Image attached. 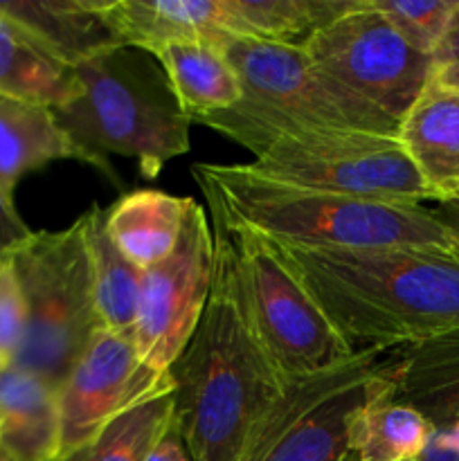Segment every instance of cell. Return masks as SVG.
I'll list each match as a JSON object with an SVG mask.
<instances>
[{
  "label": "cell",
  "mask_w": 459,
  "mask_h": 461,
  "mask_svg": "<svg viewBox=\"0 0 459 461\" xmlns=\"http://www.w3.org/2000/svg\"><path fill=\"white\" fill-rule=\"evenodd\" d=\"M0 12L72 70L120 45L104 25L94 0H0Z\"/></svg>",
  "instance_id": "ac0fdd59"
},
{
  "label": "cell",
  "mask_w": 459,
  "mask_h": 461,
  "mask_svg": "<svg viewBox=\"0 0 459 461\" xmlns=\"http://www.w3.org/2000/svg\"><path fill=\"white\" fill-rule=\"evenodd\" d=\"M3 259H4V257H0V264H3Z\"/></svg>",
  "instance_id": "d590c367"
},
{
  "label": "cell",
  "mask_w": 459,
  "mask_h": 461,
  "mask_svg": "<svg viewBox=\"0 0 459 461\" xmlns=\"http://www.w3.org/2000/svg\"><path fill=\"white\" fill-rule=\"evenodd\" d=\"M214 279V230L207 210L189 198L174 252L142 275L133 345L147 367L169 374L198 329Z\"/></svg>",
  "instance_id": "8fae6325"
},
{
  "label": "cell",
  "mask_w": 459,
  "mask_h": 461,
  "mask_svg": "<svg viewBox=\"0 0 459 461\" xmlns=\"http://www.w3.org/2000/svg\"><path fill=\"white\" fill-rule=\"evenodd\" d=\"M432 214L439 219V223L448 230L450 234L454 237L459 246V192L457 194H450V196L439 198L435 203V207H430Z\"/></svg>",
  "instance_id": "1f68e13d"
},
{
  "label": "cell",
  "mask_w": 459,
  "mask_h": 461,
  "mask_svg": "<svg viewBox=\"0 0 459 461\" xmlns=\"http://www.w3.org/2000/svg\"><path fill=\"white\" fill-rule=\"evenodd\" d=\"M194 124L219 131L255 160L252 171L297 189L378 203L423 205L436 201L399 138L291 124L248 102Z\"/></svg>",
  "instance_id": "277c9868"
},
{
  "label": "cell",
  "mask_w": 459,
  "mask_h": 461,
  "mask_svg": "<svg viewBox=\"0 0 459 461\" xmlns=\"http://www.w3.org/2000/svg\"><path fill=\"white\" fill-rule=\"evenodd\" d=\"M210 212L232 232L255 327L284 383L318 376L354 360L358 354L324 315L279 243Z\"/></svg>",
  "instance_id": "52a82bcc"
},
{
  "label": "cell",
  "mask_w": 459,
  "mask_h": 461,
  "mask_svg": "<svg viewBox=\"0 0 459 461\" xmlns=\"http://www.w3.org/2000/svg\"><path fill=\"white\" fill-rule=\"evenodd\" d=\"M418 461H459V423L435 428Z\"/></svg>",
  "instance_id": "f1b7e54d"
},
{
  "label": "cell",
  "mask_w": 459,
  "mask_h": 461,
  "mask_svg": "<svg viewBox=\"0 0 459 461\" xmlns=\"http://www.w3.org/2000/svg\"><path fill=\"white\" fill-rule=\"evenodd\" d=\"M104 25L126 48L156 57L184 41L220 45L228 39L220 0H94Z\"/></svg>",
  "instance_id": "5bb4252c"
},
{
  "label": "cell",
  "mask_w": 459,
  "mask_h": 461,
  "mask_svg": "<svg viewBox=\"0 0 459 461\" xmlns=\"http://www.w3.org/2000/svg\"><path fill=\"white\" fill-rule=\"evenodd\" d=\"M279 248L356 354L400 349L459 327V255Z\"/></svg>",
  "instance_id": "7a4b0ae2"
},
{
  "label": "cell",
  "mask_w": 459,
  "mask_h": 461,
  "mask_svg": "<svg viewBox=\"0 0 459 461\" xmlns=\"http://www.w3.org/2000/svg\"><path fill=\"white\" fill-rule=\"evenodd\" d=\"M435 66H441V63H448L459 59V0L454 5V12L450 16L448 27H446V34L441 39L439 48L435 52Z\"/></svg>",
  "instance_id": "4dcf8cb0"
},
{
  "label": "cell",
  "mask_w": 459,
  "mask_h": 461,
  "mask_svg": "<svg viewBox=\"0 0 459 461\" xmlns=\"http://www.w3.org/2000/svg\"><path fill=\"white\" fill-rule=\"evenodd\" d=\"M144 461H192L189 459L187 448H184L183 437H180L176 417H174V423L165 430V435L153 444V448L148 450Z\"/></svg>",
  "instance_id": "f546056e"
},
{
  "label": "cell",
  "mask_w": 459,
  "mask_h": 461,
  "mask_svg": "<svg viewBox=\"0 0 459 461\" xmlns=\"http://www.w3.org/2000/svg\"><path fill=\"white\" fill-rule=\"evenodd\" d=\"M189 196L135 189L106 207V230L122 255L147 270L174 252L183 234Z\"/></svg>",
  "instance_id": "d6986e66"
},
{
  "label": "cell",
  "mask_w": 459,
  "mask_h": 461,
  "mask_svg": "<svg viewBox=\"0 0 459 461\" xmlns=\"http://www.w3.org/2000/svg\"><path fill=\"white\" fill-rule=\"evenodd\" d=\"M387 374L392 399L412 405L435 428L459 423V327L400 347Z\"/></svg>",
  "instance_id": "9a60e30c"
},
{
  "label": "cell",
  "mask_w": 459,
  "mask_h": 461,
  "mask_svg": "<svg viewBox=\"0 0 459 461\" xmlns=\"http://www.w3.org/2000/svg\"><path fill=\"white\" fill-rule=\"evenodd\" d=\"M382 354L291 381L248 439L241 461H354L351 428L360 410L390 385Z\"/></svg>",
  "instance_id": "ba28073f"
},
{
  "label": "cell",
  "mask_w": 459,
  "mask_h": 461,
  "mask_svg": "<svg viewBox=\"0 0 459 461\" xmlns=\"http://www.w3.org/2000/svg\"><path fill=\"white\" fill-rule=\"evenodd\" d=\"M174 423V394L158 396L104 428L90 444L58 461H144Z\"/></svg>",
  "instance_id": "d4e9b609"
},
{
  "label": "cell",
  "mask_w": 459,
  "mask_h": 461,
  "mask_svg": "<svg viewBox=\"0 0 459 461\" xmlns=\"http://www.w3.org/2000/svg\"><path fill=\"white\" fill-rule=\"evenodd\" d=\"M32 237L30 225L18 214L14 198L0 192V257H9Z\"/></svg>",
  "instance_id": "83f0119b"
},
{
  "label": "cell",
  "mask_w": 459,
  "mask_h": 461,
  "mask_svg": "<svg viewBox=\"0 0 459 461\" xmlns=\"http://www.w3.org/2000/svg\"><path fill=\"white\" fill-rule=\"evenodd\" d=\"M180 106L194 122L228 111L243 99L237 70L220 45L202 41L171 43L156 54Z\"/></svg>",
  "instance_id": "ffe728a7"
},
{
  "label": "cell",
  "mask_w": 459,
  "mask_h": 461,
  "mask_svg": "<svg viewBox=\"0 0 459 461\" xmlns=\"http://www.w3.org/2000/svg\"><path fill=\"white\" fill-rule=\"evenodd\" d=\"M75 93V72L0 12V95L57 108Z\"/></svg>",
  "instance_id": "603a6c76"
},
{
  "label": "cell",
  "mask_w": 459,
  "mask_h": 461,
  "mask_svg": "<svg viewBox=\"0 0 459 461\" xmlns=\"http://www.w3.org/2000/svg\"><path fill=\"white\" fill-rule=\"evenodd\" d=\"M309 57L345 88L400 124L435 75V59L414 50L369 0L304 43Z\"/></svg>",
  "instance_id": "30bf717a"
},
{
  "label": "cell",
  "mask_w": 459,
  "mask_h": 461,
  "mask_svg": "<svg viewBox=\"0 0 459 461\" xmlns=\"http://www.w3.org/2000/svg\"><path fill=\"white\" fill-rule=\"evenodd\" d=\"M432 81L439 86H444V88L459 93V59L436 66L435 75H432Z\"/></svg>",
  "instance_id": "d6a6232c"
},
{
  "label": "cell",
  "mask_w": 459,
  "mask_h": 461,
  "mask_svg": "<svg viewBox=\"0 0 459 461\" xmlns=\"http://www.w3.org/2000/svg\"><path fill=\"white\" fill-rule=\"evenodd\" d=\"M369 5L414 50L435 57L457 0H369Z\"/></svg>",
  "instance_id": "484cf974"
},
{
  "label": "cell",
  "mask_w": 459,
  "mask_h": 461,
  "mask_svg": "<svg viewBox=\"0 0 459 461\" xmlns=\"http://www.w3.org/2000/svg\"><path fill=\"white\" fill-rule=\"evenodd\" d=\"M399 142L436 201L459 192V93L430 81L400 120Z\"/></svg>",
  "instance_id": "2e32d148"
},
{
  "label": "cell",
  "mask_w": 459,
  "mask_h": 461,
  "mask_svg": "<svg viewBox=\"0 0 459 461\" xmlns=\"http://www.w3.org/2000/svg\"><path fill=\"white\" fill-rule=\"evenodd\" d=\"M0 441L9 461H58V390L25 369L4 367L0 376Z\"/></svg>",
  "instance_id": "e0dca14e"
},
{
  "label": "cell",
  "mask_w": 459,
  "mask_h": 461,
  "mask_svg": "<svg viewBox=\"0 0 459 461\" xmlns=\"http://www.w3.org/2000/svg\"><path fill=\"white\" fill-rule=\"evenodd\" d=\"M3 372H4V367H3V365H0V376H3Z\"/></svg>",
  "instance_id": "e575fe53"
},
{
  "label": "cell",
  "mask_w": 459,
  "mask_h": 461,
  "mask_svg": "<svg viewBox=\"0 0 459 461\" xmlns=\"http://www.w3.org/2000/svg\"><path fill=\"white\" fill-rule=\"evenodd\" d=\"M57 160H75L97 169L115 189H124L106 156L79 147L58 124L50 106L0 95V192L14 198L30 171Z\"/></svg>",
  "instance_id": "4fadbf2b"
},
{
  "label": "cell",
  "mask_w": 459,
  "mask_h": 461,
  "mask_svg": "<svg viewBox=\"0 0 459 461\" xmlns=\"http://www.w3.org/2000/svg\"><path fill=\"white\" fill-rule=\"evenodd\" d=\"M435 426L412 405L392 399V381L356 417L351 428L354 461H417Z\"/></svg>",
  "instance_id": "cb8c5ba5"
},
{
  "label": "cell",
  "mask_w": 459,
  "mask_h": 461,
  "mask_svg": "<svg viewBox=\"0 0 459 461\" xmlns=\"http://www.w3.org/2000/svg\"><path fill=\"white\" fill-rule=\"evenodd\" d=\"M81 221H84L86 241L93 261L99 322L108 331L133 338L144 270L130 264L112 243L106 230V207L93 205L81 214Z\"/></svg>",
  "instance_id": "7402d4cb"
},
{
  "label": "cell",
  "mask_w": 459,
  "mask_h": 461,
  "mask_svg": "<svg viewBox=\"0 0 459 461\" xmlns=\"http://www.w3.org/2000/svg\"><path fill=\"white\" fill-rule=\"evenodd\" d=\"M214 223V279L192 340L171 367L174 417L192 461H241L248 439L284 390L255 327L237 243Z\"/></svg>",
  "instance_id": "6da1fadb"
},
{
  "label": "cell",
  "mask_w": 459,
  "mask_h": 461,
  "mask_svg": "<svg viewBox=\"0 0 459 461\" xmlns=\"http://www.w3.org/2000/svg\"><path fill=\"white\" fill-rule=\"evenodd\" d=\"M25 297V340L14 367L58 390L75 360L102 329L84 221L32 232L9 255Z\"/></svg>",
  "instance_id": "8992f818"
},
{
  "label": "cell",
  "mask_w": 459,
  "mask_h": 461,
  "mask_svg": "<svg viewBox=\"0 0 459 461\" xmlns=\"http://www.w3.org/2000/svg\"><path fill=\"white\" fill-rule=\"evenodd\" d=\"M417 461H418V459H417Z\"/></svg>",
  "instance_id": "8d00e7d4"
},
{
  "label": "cell",
  "mask_w": 459,
  "mask_h": 461,
  "mask_svg": "<svg viewBox=\"0 0 459 461\" xmlns=\"http://www.w3.org/2000/svg\"><path fill=\"white\" fill-rule=\"evenodd\" d=\"M27 311L16 270L9 257L0 264V365L12 367L25 340Z\"/></svg>",
  "instance_id": "4316f807"
},
{
  "label": "cell",
  "mask_w": 459,
  "mask_h": 461,
  "mask_svg": "<svg viewBox=\"0 0 459 461\" xmlns=\"http://www.w3.org/2000/svg\"><path fill=\"white\" fill-rule=\"evenodd\" d=\"M72 72L75 93L52 111L79 147L133 158L148 180L192 149L194 120L153 54L117 45Z\"/></svg>",
  "instance_id": "5b68a950"
},
{
  "label": "cell",
  "mask_w": 459,
  "mask_h": 461,
  "mask_svg": "<svg viewBox=\"0 0 459 461\" xmlns=\"http://www.w3.org/2000/svg\"><path fill=\"white\" fill-rule=\"evenodd\" d=\"M210 210L273 241L304 250H432L459 255L430 207L309 192L246 165H194Z\"/></svg>",
  "instance_id": "3957f363"
},
{
  "label": "cell",
  "mask_w": 459,
  "mask_h": 461,
  "mask_svg": "<svg viewBox=\"0 0 459 461\" xmlns=\"http://www.w3.org/2000/svg\"><path fill=\"white\" fill-rule=\"evenodd\" d=\"M165 394H174L171 374L147 367L130 336L97 329L58 387V459L90 444L129 410Z\"/></svg>",
  "instance_id": "7c38bea8"
},
{
  "label": "cell",
  "mask_w": 459,
  "mask_h": 461,
  "mask_svg": "<svg viewBox=\"0 0 459 461\" xmlns=\"http://www.w3.org/2000/svg\"><path fill=\"white\" fill-rule=\"evenodd\" d=\"M0 461H9L7 453H4V448H3V441H0Z\"/></svg>",
  "instance_id": "836d02e7"
},
{
  "label": "cell",
  "mask_w": 459,
  "mask_h": 461,
  "mask_svg": "<svg viewBox=\"0 0 459 461\" xmlns=\"http://www.w3.org/2000/svg\"><path fill=\"white\" fill-rule=\"evenodd\" d=\"M220 50L237 70L243 102L291 124L399 138V122L322 70L304 45L228 36Z\"/></svg>",
  "instance_id": "9c48e42d"
},
{
  "label": "cell",
  "mask_w": 459,
  "mask_h": 461,
  "mask_svg": "<svg viewBox=\"0 0 459 461\" xmlns=\"http://www.w3.org/2000/svg\"><path fill=\"white\" fill-rule=\"evenodd\" d=\"M358 0H220L225 32L238 39L304 45Z\"/></svg>",
  "instance_id": "44dd1931"
}]
</instances>
